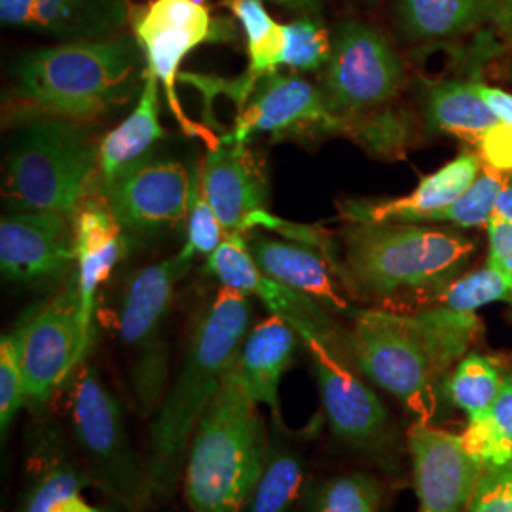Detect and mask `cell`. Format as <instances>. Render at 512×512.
Returning <instances> with one entry per match:
<instances>
[{
  "instance_id": "cell-1",
  "label": "cell",
  "mask_w": 512,
  "mask_h": 512,
  "mask_svg": "<svg viewBox=\"0 0 512 512\" xmlns=\"http://www.w3.org/2000/svg\"><path fill=\"white\" fill-rule=\"evenodd\" d=\"M251 321L253 304L249 296L230 287H220L200 313L183 366L175 382L167 387L150 425V505L167 503L183 482L190 440L234 365Z\"/></svg>"
},
{
  "instance_id": "cell-2",
  "label": "cell",
  "mask_w": 512,
  "mask_h": 512,
  "mask_svg": "<svg viewBox=\"0 0 512 512\" xmlns=\"http://www.w3.org/2000/svg\"><path fill=\"white\" fill-rule=\"evenodd\" d=\"M147 59L135 37L114 35L44 46L12 67L14 101L38 116L90 122L141 95Z\"/></svg>"
},
{
  "instance_id": "cell-3",
  "label": "cell",
  "mask_w": 512,
  "mask_h": 512,
  "mask_svg": "<svg viewBox=\"0 0 512 512\" xmlns=\"http://www.w3.org/2000/svg\"><path fill=\"white\" fill-rule=\"evenodd\" d=\"M344 239V287L366 300L389 302L420 294L431 302L465 274L475 241L431 224H349Z\"/></svg>"
},
{
  "instance_id": "cell-4",
  "label": "cell",
  "mask_w": 512,
  "mask_h": 512,
  "mask_svg": "<svg viewBox=\"0 0 512 512\" xmlns=\"http://www.w3.org/2000/svg\"><path fill=\"white\" fill-rule=\"evenodd\" d=\"M268 435L258 403L232 365L190 440L183 473L190 511H243L264 469Z\"/></svg>"
},
{
  "instance_id": "cell-5",
  "label": "cell",
  "mask_w": 512,
  "mask_h": 512,
  "mask_svg": "<svg viewBox=\"0 0 512 512\" xmlns=\"http://www.w3.org/2000/svg\"><path fill=\"white\" fill-rule=\"evenodd\" d=\"M99 147L86 122L38 116L18 129L6 156L4 194L16 211H78L93 177Z\"/></svg>"
},
{
  "instance_id": "cell-6",
  "label": "cell",
  "mask_w": 512,
  "mask_h": 512,
  "mask_svg": "<svg viewBox=\"0 0 512 512\" xmlns=\"http://www.w3.org/2000/svg\"><path fill=\"white\" fill-rule=\"evenodd\" d=\"M131 29L179 129L203 141L207 150L219 148L220 135L184 112L177 92L179 74L186 55L205 44H238L241 29L232 19L215 16L202 0H148L131 12Z\"/></svg>"
},
{
  "instance_id": "cell-7",
  "label": "cell",
  "mask_w": 512,
  "mask_h": 512,
  "mask_svg": "<svg viewBox=\"0 0 512 512\" xmlns=\"http://www.w3.org/2000/svg\"><path fill=\"white\" fill-rule=\"evenodd\" d=\"M192 258L183 253L154 262L131 275L118 311V338L129 353V387L139 414L150 416L162 403L169 382L165 323L175 289Z\"/></svg>"
},
{
  "instance_id": "cell-8",
  "label": "cell",
  "mask_w": 512,
  "mask_h": 512,
  "mask_svg": "<svg viewBox=\"0 0 512 512\" xmlns=\"http://www.w3.org/2000/svg\"><path fill=\"white\" fill-rule=\"evenodd\" d=\"M69 416L93 482L128 511L150 507L147 463L131 444L120 401L93 366L74 380Z\"/></svg>"
},
{
  "instance_id": "cell-9",
  "label": "cell",
  "mask_w": 512,
  "mask_h": 512,
  "mask_svg": "<svg viewBox=\"0 0 512 512\" xmlns=\"http://www.w3.org/2000/svg\"><path fill=\"white\" fill-rule=\"evenodd\" d=\"M348 351L355 368L395 397L418 421L439 410V382L410 315L384 308L355 310Z\"/></svg>"
},
{
  "instance_id": "cell-10",
  "label": "cell",
  "mask_w": 512,
  "mask_h": 512,
  "mask_svg": "<svg viewBox=\"0 0 512 512\" xmlns=\"http://www.w3.org/2000/svg\"><path fill=\"white\" fill-rule=\"evenodd\" d=\"M311 359L321 406L334 437L353 452L389 465L397 439L387 408L378 393L355 372L348 351L319 340L304 342Z\"/></svg>"
},
{
  "instance_id": "cell-11",
  "label": "cell",
  "mask_w": 512,
  "mask_h": 512,
  "mask_svg": "<svg viewBox=\"0 0 512 512\" xmlns=\"http://www.w3.org/2000/svg\"><path fill=\"white\" fill-rule=\"evenodd\" d=\"M403 61L382 31L344 21L332 37L321 92L342 120L385 109L401 92Z\"/></svg>"
},
{
  "instance_id": "cell-12",
  "label": "cell",
  "mask_w": 512,
  "mask_h": 512,
  "mask_svg": "<svg viewBox=\"0 0 512 512\" xmlns=\"http://www.w3.org/2000/svg\"><path fill=\"white\" fill-rule=\"evenodd\" d=\"M16 332L27 406L42 410L86 355L76 283L29 311Z\"/></svg>"
},
{
  "instance_id": "cell-13",
  "label": "cell",
  "mask_w": 512,
  "mask_h": 512,
  "mask_svg": "<svg viewBox=\"0 0 512 512\" xmlns=\"http://www.w3.org/2000/svg\"><path fill=\"white\" fill-rule=\"evenodd\" d=\"M344 135V120L336 116L321 92L298 74L274 73L258 82L236 124L220 137L224 145L247 147L260 135L272 141Z\"/></svg>"
},
{
  "instance_id": "cell-14",
  "label": "cell",
  "mask_w": 512,
  "mask_h": 512,
  "mask_svg": "<svg viewBox=\"0 0 512 512\" xmlns=\"http://www.w3.org/2000/svg\"><path fill=\"white\" fill-rule=\"evenodd\" d=\"M192 167L150 152L103 186L105 202L129 238L156 236L186 222ZM131 241V239H129Z\"/></svg>"
},
{
  "instance_id": "cell-15",
  "label": "cell",
  "mask_w": 512,
  "mask_h": 512,
  "mask_svg": "<svg viewBox=\"0 0 512 512\" xmlns=\"http://www.w3.org/2000/svg\"><path fill=\"white\" fill-rule=\"evenodd\" d=\"M205 272L217 277L222 287L260 300L272 315L298 332L302 346L304 342L319 340L332 348L348 351V336L340 334L330 311L308 294L298 293L264 274L249 251L245 234H228L215 253L207 256Z\"/></svg>"
},
{
  "instance_id": "cell-16",
  "label": "cell",
  "mask_w": 512,
  "mask_h": 512,
  "mask_svg": "<svg viewBox=\"0 0 512 512\" xmlns=\"http://www.w3.org/2000/svg\"><path fill=\"white\" fill-rule=\"evenodd\" d=\"M76 266L74 220L55 211H14L0 222V270L6 281L42 287Z\"/></svg>"
},
{
  "instance_id": "cell-17",
  "label": "cell",
  "mask_w": 512,
  "mask_h": 512,
  "mask_svg": "<svg viewBox=\"0 0 512 512\" xmlns=\"http://www.w3.org/2000/svg\"><path fill=\"white\" fill-rule=\"evenodd\" d=\"M406 440L418 512H467L484 467L467 454L461 435L416 421Z\"/></svg>"
},
{
  "instance_id": "cell-18",
  "label": "cell",
  "mask_w": 512,
  "mask_h": 512,
  "mask_svg": "<svg viewBox=\"0 0 512 512\" xmlns=\"http://www.w3.org/2000/svg\"><path fill=\"white\" fill-rule=\"evenodd\" d=\"M404 35L427 46L495 37L512 48V0H397Z\"/></svg>"
},
{
  "instance_id": "cell-19",
  "label": "cell",
  "mask_w": 512,
  "mask_h": 512,
  "mask_svg": "<svg viewBox=\"0 0 512 512\" xmlns=\"http://www.w3.org/2000/svg\"><path fill=\"white\" fill-rule=\"evenodd\" d=\"M131 12V0H0L2 25L59 42L122 35Z\"/></svg>"
},
{
  "instance_id": "cell-20",
  "label": "cell",
  "mask_w": 512,
  "mask_h": 512,
  "mask_svg": "<svg viewBox=\"0 0 512 512\" xmlns=\"http://www.w3.org/2000/svg\"><path fill=\"white\" fill-rule=\"evenodd\" d=\"M480 171V156L471 150H463L448 164L425 175L406 196L389 200H349L340 207V211L349 224H421L427 215L461 198L473 186Z\"/></svg>"
},
{
  "instance_id": "cell-21",
  "label": "cell",
  "mask_w": 512,
  "mask_h": 512,
  "mask_svg": "<svg viewBox=\"0 0 512 512\" xmlns=\"http://www.w3.org/2000/svg\"><path fill=\"white\" fill-rule=\"evenodd\" d=\"M74 247V283L80 306V323L86 344L90 346L97 291L129 251L128 236L105 200H90L78 207L74 217Z\"/></svg>"
},
{
  "instance_id": "cell-22",
  "label": "cell",
  "mask_w": 512,
  "mask_h": 512,
  "mask_svg": "<svg viewBox=\"0 0 512 512\" xmlns=\"http://www.w3.org/2000/svg\"><path fill=\"white\" fill-rule=\"evenodd\" d=\"M200 181L226 234H243L247 219L266 209V179L247 147L222 143L215 150H207Z\"/></svg>"
},
{
  "instance_id": "cell-23",
  "label": "cell",
  "mask_w": 512,
  "mask_h": 512,
  "mask_svg": "<svg viewBox=\"0 0 512 512\" xmlns=\"http://www.w3.org/2000/svg\"><path fill=\"white\" fill-rule=\"evenodd\" d=\"M247 245L264 274L298 293L308 294L329 311L348 313L349 317L355 313L342 293V274L329 256L306 245L268 238L258 232H249Z\"/></svg>"
},
{
  "instance_id": "cell-24",
  "label": "cell",
  "mask_w": 512,
  "mask_h": 512,
  "mask_svg": "<svg viewBox=\"0 0 512 512\" xmlns=\"http://www.w3.org/2000/svg\"><path fill=\"white\" fill-rule=\"evenodd\" d=\"M302 344L298 332L283 319L272 315L249 330L234 361L239 382L256 403L270 408V416L281 418L279 385L294 363Z\"/></svg>"
},
{
  "instance_id": "cell-25",
  "label": "cell",
  "mask_w": 512,
  "mask_h": 512,
  "mask_svg": "<svg viewBox=\"0 0 512 512\" xmlns=\"http://www.w3.org/2000/svg\"><path fill=\"white\" fill-rule=\"evenodd\" d=\"M268 450L262 475L241 512H296L306 494V461L298 435L283 416H270Z\"/></svg>"
},
{
  "instance_id": "cell-26",
  "label": "cell",
  "mask_w": 512,
  "mask_h": 512,
  "mask_svg": "<svg viewBox=\"0 0 512 512\" xmlns=\"http://www.w3.org/2000/svg\"><path fill=\"white\" fill-rule=\"evenodd\" d=\"M160 124V82L147 69L145 86L128 116L101 139L99 179L103 186L112 183L129 165L154 152V145L164 139Z\"/></svg>"
},
{
  "instance_id": "cell-27",
  "label": "cell",
  "mask_w": 512,
  "mask_h": 512,
  "mask_svg": "<svg viewBox=\"0 0 512 512\" xmlns=\"http://www.w3.org/2000/svg\"><path fill=\"white\" fill-rule=\"evenodd\" d=\"M478 80H435L425 86L423 116L429 131L448 133L475 145L499 120L480 97Z\"/></svg>"
},
{
  "instance_id": "cell-28",
  "label": "cell",
  "mask_w": 512,
  "mask_h": 512,
  "mask_svg": "<svg viewBox=\"0 0 512 512\" xmlns=\"http://www.w3.org/2000/svg\"><path fill=\"white\" fill-rule=\"evenodd\" d=\"M410 321L427 351L433 374L439 382L440 395V385L469 353L482 323L476 311L459 310L442 302H431L427 308L410 313Z\"/></svg>"
},
{
  "instance_id": "cell-29",
  "label": "cell",
  "mask_w": 512,
  "mask_h": 512,
  "mask_svg": "<svg viewBox=\"0 0 512 512\" xmlns=\"http://www.w3.org/2000/svg\"><path fill=\"white\" fill-rule=\"evenodd\" d=\"M222 6L238 21L247 44V73L266 78L283 67L287 46L285 25L277 23L264 0H222Z\"/></svg>"
},
{
  "instance_id": "cell-30",
  "label": "cell",
  "mask_w": 512,
  "mask_h": 512,
  "mask_svg": "<svg viewBox=\"0 0 512 512\" xmlns=\"http://www.w3.org/2000/svg\"><path fill=\"white\" fill-rule=\"evenodd\" d=\"M37 452L16 512H48L55 501L80 494L88 484L86 475L59 450L55 440L40 444Z\"/></svg>"
},
{
  "instance_id": "cell-31",
  "label": "cell",
  "mask_w": 512,
  "mask_h": 512,
  "mask_svg": "<svg viewBox=\"0 0 512 512\" xmlns=\"http://www.w3.org/2000/svg\"><path fill=\"white\" fill-rule=\"evenodd\" d=\"M384 511V484L363 471L319 478L304 494V512Z\"/></svg>"
},
{
  "instance_id": "cell-32",
  "label": "cell",
  "mask_w": 512,
  "mask_h": 512,
  "mask_svg": "<svg viewBox=\"0 0 512 512\" xmlns=\"http://www.w3.org/2000/svg\"><path fill=\"white\" fill-rule=\"evenodd\" d=\"M503 380V372L492 357L469 351L440 385V399L454 404L469 418L492 410Z\"/></svg>"
},
{
  "instance_id": "cell-33",
  "label": "cell",
  "mask_w": 512,
  "mask_h": 512,
  "mask_svg": "<svg viewBox=\"0 0 512 512\" xmlns=\"http://www.w3.org/2000/svg\"><path fill=\"white\" fill-rule=\"evenodd\" d=\"M505 175L486 167L473 186L456 202L427 215L421 224H452L459 228H480L495 215V205L505 190Z\"/></svg>"
},
{
  "instance_id": "cell-34",
  "label": "cell",
  "mask_w": 512,
  "mask_h": 512,
  "mask_svg": "<svg viewBox=\"0 0 512 512\" xmlns=\"http://www.w3.org/2000/svg\"><path fill=\"white\" fill-rule=\"evenodd\" d=\"M287 31L283 67L294 73H319L332 54V38L321 16H296Z\"/></svg>"
},
{
  "instance_id": "cell-35",
  "label": "cell",
  "mask_w": 512,
  "mask_h": 512,
  "mask_svg": "<svg viewBox=\"0 0 512 512\" xmlns=\"http://www.w3.org/2000/svg\"><path fill=\"white\" fill-rule=\"evenodd\" d=\"M433 302H442L459 310L478 311L495 302L512 304V293L505 277L486 262L484 268L458 277Z\"/></svg>"
},
{
  "instance_id": "cell-36",
  "label": "cell",
  "mask_w": 512,
  "mask_h": 512,
  "mask_svg": "<svg viewBox=\"0 0 512 512\" xmlns=\"http://www.w3.org/2000/svg\"><path fill=\"white\" fill-rule=\"evenodd\" d=\"M226 230L220 224L215 209L203 194L200 167H192V192L186 217V241L181 253L188 258L209 256L226 239Z\"/></svg>"
},
{
  "instance_id": "cell-37",
  "label": "cell",
  "mask_w": 512,
  "mask_h": 512,
  "mask_svg": "<svg viewBox=\"0 0 512 512\" xmlns=\"http://www.w3.org/2000/svg\"><path fill=\"white\" fill-rule=\"evenodd\" d=\"M461 440L467 454L484 469L512 461V439L495 420L492 410L469 416Z\"/></svg>"
},
{
  "instance_id": "cell-38",
  "label": "cell",
  "mask_w": 512,
  "mask_h": 512,
  "mask_svg": "<svg viewBox=\"0 0 512 512\" xmlns=\"http://www.w3.org/2000/svg\"><path fill=\"white\" fill-rule=\"evenodd\" d=\"M258 228L266 230V232H272V234H279L281 238L289 239V241H294V243H300V245H306V247H311V249L329 256L330 260L336 264V268L340 270L342 283H344V266H342V260L338 256L336 243H334V238L330 236L329 232H325L323 228H319L315 224H304V222L281 219V217H277L268 209L255 211L245 222L243 234H249V232L258 230Z\"/></svg>"
},
{
  "instance_id": "cell-39",
  "label": "cell",
  "mask_w": 512,
  "mask_h": 512,
  "mask_svg": "<svg viewBox=\"0 0 512 512\" xmlns=\"http://www.w3.org/2000/svg\"><path fill=\"white\" fill-rule=\"evenodd\" d=\"M27 406V387L23 368L19 363L16 332L2 334L0 338V433L6 439L19 410Z\"/></svg>"
},
{
  "instance_id": "cell-40",
  "label": "cell",
  "mask_w": 512,
  "mask_h": 512,
  "mask_svg": "<svg viewBox=\"0 0 512 512\" xmlns=\"http://www.w3.org/2000/svg\"><path fill=\"white\" fill-rule=\"evenodd\" d=\"M467 512H512V461L482 471Z\"/></svg>"
},
{
  "instance_id": "cell-41",
  "label": "cell",
  "mask_w": 512,
  "mask_h": 512,
  "mask_svg": "<svg viewBox=\"0 0 512 512\" xmlns=\"http://www.w3.org/2000/svg\"><path fill=\"white\" fill-rule=\"evenodd\" d=\"M482 164L497 173H512V126L497 122L475 143Z\"/></svg>"
},
{
  "instance_id": "cell-42",
  "label": "cell",
  "mask_w": 512,
  "mask_h": 512,
  "mask_svg": "<svg viewBox=\"0 0 512 512\" xmlns=\"http://www.w3.org/2000/svg\"><path fill=\"white\" fill-rule=\"evenodd\" d=\"M486 230H488V264L505 277L512 293V220L494 215L488 220Z\"/></svg>"
},
{
  "instance_id": "cell-43",
  "label": "cell",
  "mask_w": 512,
  "mask_h": 512,
  "mask_svg": "<svg viewBox=\"0 0 512 512\" xmlns=\"http://www.w3.org/2000/svg\"><path fill=\"white\" fill-rule=\"evenodd\" d=\"M476 88L480 97L484 99V103L488 105V109L494 112L495 118L503 124L512 126V93L486 86L482 82H476Z\"/></svg>"
},
{
  "instance_id": "cell-44",
  "label": "cell",
  "mask_w": 512,
  "mask_h": 512,
  "mask_svg": "<svg viewBox=\"0 0 512 512\" xmlns=\"http://www.w3.org/2000/svg\"><path fill=\"white\" fill-rule=\"evenodd\" d=\"M495 420L512 439V378H505L499 389V395L492 406Z\"/></svg>"
},
{
  "instance_id": "cell-45",
  "label": "cell",
  "mask_w": 512,
  "mask_h": 512,
  "mask_svg": "<svg viewBox=\"0 0 512 512\" xmlns=\"http://www.w3.org/2000/svg\"><path fill=\"white\" fill-rule=\"evenodd\" d=\"M293 12L296 16H321L323 2L321 0H264Z\"/></svg>"
},
{
  "instance_id": "cell-46",
  "label": "cell",
  "mask_w": 512,
  "mask_h": 512,
  "mask_svg": "<svg viewBox=\"0 0 512 512\" xmlns=\"http://www.w3.org/2000/svg\"><path fill=\"white\" fill-rule=\"evenodd\" d=\"M48 512H107L99 507H93L90 505L84 497L78 495H69V497H63L59 501H55L52 505V509Z\"/></svg>"
},
{
  "instance_id": "cell-47",
  "label": "cell",
  "mask_w": 512,
  "mask_h": 512,
  "mask_svg": "<svg viewBox=\"0 0 512 512\" xmlns=\"http://www.w3.org/2000/svg\"><path fill=\"white\" fill-rule=\"evenodd\" d=\"M495 215L503 217V219L512 220V183L505 186V190L501 192L497 205H495Z\"/></svg>"
},
{
  "instance_id": "cell-48",
  "label": "cell",
  "mask_w": 512,
  "mask_h": 512,
  "mask_svg": "<svg viewBox=\"0 0 512 512\" xmlns=\"http://www.w3.org/2000/svg\"><path fill=\"white\" fill-rule=\"evenodd\" d=\"M512 74V73H511Z\"/></svg>"
}]
</instances>
